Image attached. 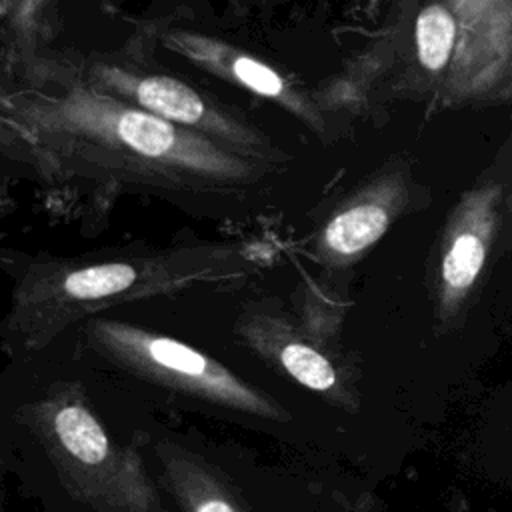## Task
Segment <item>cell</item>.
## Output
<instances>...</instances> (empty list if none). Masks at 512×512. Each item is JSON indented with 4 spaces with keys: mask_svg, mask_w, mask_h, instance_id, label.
<instances>
[{
    "mask_svg": "<svg viewBox=\"0 0 512 512\" xmlns=\"http://www.w3.org/2000/svg\"><path fill=\"white\" fill-rule=\"evenodd\" d=\"M48 82L54 88L28 86L2 102V128L14 156L46 178L210 212L254 200L278 168H286L108 96L70 66H56Z\"/></svg>",
    "mask_w": 512,
    "mask_h": 512,
    "instance_id": "cell-1",
    "label": "cell"
},
{
    "mask_svg": "<svg viewBox=\"0 0 512 512\" xmlns=\"http://www.w3.org/2000/svg\"><path fill=\"white\" fill-rule=\"evenodd\" d=\"M250 270L252 260L230 244L46 256L28 264L14 286L6 334L18 352H38L68 326L106 308L236 280Z\"/></svg>",
    "mask_w": 512,
    "mask_h": 512,
    "instance_id": "cell-2",
    "label": "cell"
},
{
    "mask_svg": "<svg viewBox=\"0 0 512 512\" xmlns=\"http://www.w3.org/2000/svg\"><path fill=\"white\" fill-rule=\"evenodd\" d=\"M22 420L80 502L96 512H166L140 458L110 440L80 386H52L22 408Z\"/></svg>",
    "mask_w": 512,
    "mask_h": 512,
    "instance_id": "cell-3",
    "label": "cell"
},
{
    "mask_svg": "<svg viewBox=\"0 0 512 512\" xmlns=\"http://www.w3.org/2000/svg\"><path fill=\"white\" fill-rule=\"evenodd\" d=\"M84 334L98 356L140 380L232 412L278 422L290 418L276 398L180 340L96 316L84 322Z\"/></svg>",
    "mask_w": 512,
    "mask_h": 512,
    "instance_id": "cell-4",
    "label": "cell"
},
{
    "mask_svg": "<svg viewBox=\"0 0 512 512\" xmlns=\"http://www.w3.org/2000/svg\"><path fill=\"white\" fill-rule=\"evenodd\" d=\"M78 72L92 88L170 124L198 132L242 154L288 166V154L264 130L180 78L112 60H90Z\"/></svg>",
    "mask_w": 512,
    "mask_h": 512,
    "instance_id": "cell-5",
    "label": "cell"
},
{
    "mask_svg": "<svg viewBox=\"0 0 512 512\" xmlns=\"http://www.w3.org/2000/svg\"><path fill=\"white\" fill-rule=\"evenodd\" d=\"M162 44L204 72L274 102L312 132H326L328 124L320 102L264 60L214 36L182 28L166 30Z\"/></svg>",
    "mask_w": 512,
    "mask_h": 512,
    "instance_id": "cell-6",
    "label": "cell"
},
{
    "mask_svg": "<svg viewBox=\"0 0 512 512\" xmlns=\"http://www.w3.org/2000/svg\"><path fill=\"white\" fill-rule=\"evenodd\" d=\"M236 332L254 354L284 370L298 384L344 410L358 408V392L348 374L282 312L268 304H252L238 316Z\"/></svg>",
    "mask_w": 512,
    "mask_h": 512,
    "instance_id": "cell-7",
    "label": "cell"
},
{
    "mask_svg": "<svg viewBox=\"0 0 512 512\" xmlns=\"http://www.w3.org/2000/svg\"><path fill=\"white\" fill-rule=\"evenodd\" d=\"M406 180L398 168L374 174L328 214L314 234L312 252L326 268H346L370 252L406 204Z\"/></svg>",
    "mask_w": 512,
    "mask_h": 512,
    "instance_id": "cell-8",
    "label": "cell"
},
{
    "mask_svg": "<svg viewBox=\"0 0 512 512\" xmlns=\"http://www.w3.org/2000/svg\"><path fill=\"white\" fill-rule=\"evenodd\" d=\"M156 452L164 462V484L182 512H248L232 486L196 454L172 444Z\"/></svg>",
    "mask_w": 512,
    "mask_h": 512,
    "instance_id": "cell-9",
    "label": "cell"
},
{
    "mask_svg": "<svg viewBox=\"0 0 512 512\" xmlns=\"http://www.w3.org/2000/svg\"><path fill=\"white\" fill-rule=\"evenodd\" d=\"M486 258V246L472 228L456 230L442 254L440 278L446 298L462 296L478 278Z\"/></svg>",
    "mask_w": 512,
    "mask_h": 512,
    "instance_id": "cell-10",
    "label": "cell"
},
{
    "mask_svg": "<svg viewBox=\"0 0 512 512\" xmlns=\"http://www.w3.org/2000/svg\"><path fill=\"white\" fill-rule=\"evenodd\" d=\"M414 40L418 62L430 72H440L448 64L456 40L452 12L442 4L424 6L416 18Z\"/></svg>",
    "mask_w": 512,
    "mask_h": 512,
    "instance_id": "cell-11",
    "label": "cell"
}]
</instances>
